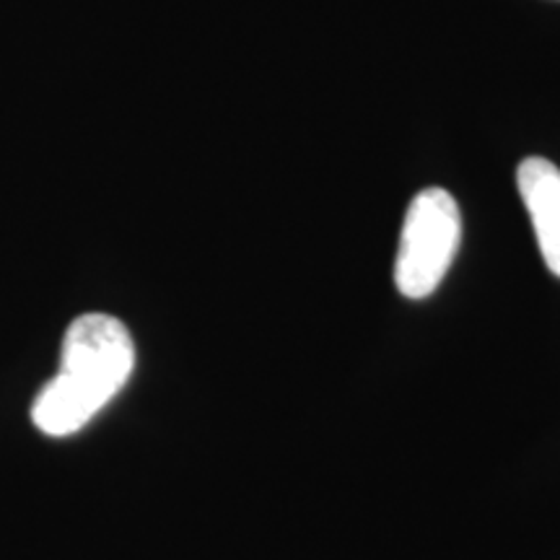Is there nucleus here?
Instances as JSON below:
<instances>
[{
    "mask_svg": "<svg viewBox=\"0 0 560 560\" xmlns=\"http://www.w3.org/2000/svg\"><path fill=\"white\" fill-rule=\"evenodd\" d=\"M462 240L457 200L441 187L418 192L405 213L395 283L402 296L425 299L450 272Z\"/></svg>",
    "mask_w": 560,
    "mask_h": 560,
    "instance_id": "nucleus-2",
    "label": "nucleus"
},
{
    "mask_svg": "<svg viewBox=\"0 0 560 560\" xmlns=\"http://www.w3.org/2000/svg\"><path fill=\"white\" fill-rule=\"evenodd\" d=\"M516 187L535 226L542 260L560 278V170L548 159L529 156L516 170Z\"/></svg>",
    "mask_w": 560,
    "mask_h": 560,
    "instance_id": "nucleus-3",
    "label": "nucleus"
},
{
    "mask_svg": "<svg viewBox=\"0 0 560 560\" xmlns=\"http://www.w3.org/2000/svg\"><path fill=\"white\" fill-rule=\"evenodd\" d=\"M136 346L128 327L109 314H83L62 338L60 371L34 400L32 420L47 436L81 431L128 384Z\"/></svg>",
    "mask_w": 560,
    "mask_h": 560,
    "instance_id": "nucleus-1",
    "label": "nucleus"
}]
</instances>
